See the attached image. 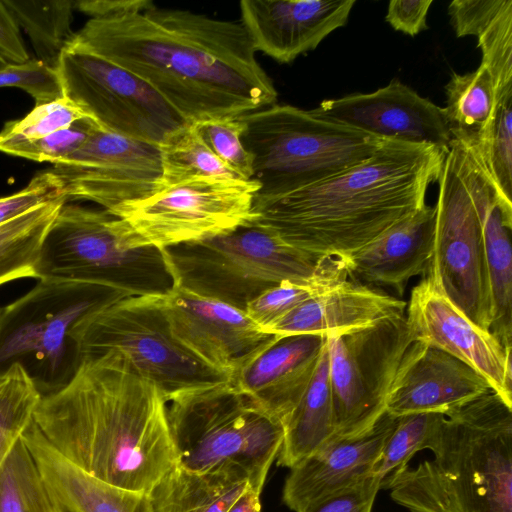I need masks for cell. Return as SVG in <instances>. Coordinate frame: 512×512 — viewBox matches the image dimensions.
I'll return each mask as SVG.
<instances>
[{"label":"cell","mask_w":512,"mask_h":512,"mask_svg":"<svg viewBox=\"0 0 512 512\" xmlns=\"http://www.w3.org/2000/svg\"><path fill=\"white\" fill-rule=\"evenodd\" d=\"M69 45L138 76L189 124L237 118L277 101L240 21L154 5L89 19Z\"/></svg>","instance_id":"6da1fadb"},{"label":"cell","mask_w":512,"mask_h":512,"mask_svg":"<svg viewBox=\"0 0 512 512\" xmlns=\"http://www.w3.org/2000/svg\"><path fill=\"white\" fill-rule=\"evenodd\" d=\"M167 410L157 387L108 351L83 358L67 385L41 398L31 421L90 475L148 494L178 465Z\"/></svg>","instance_id":"7a4b0ae2"},{"label":"cell","mask_w":512,"mask_h":512,"mask_svg":"<svg viewBox=\"0 0 512 512\" xmlns=\"http://www.w3.org/2000/svg\"><path fill=\"white\" fill-rule=\"evenodd\" d=\"M448 151L387 139L369 158L285 193L258 190L251 225L318 257L344 260L426 206Z\"/></svg>","instance_id":"3957f363"},{"label":"cell","mask_w":512,"mask_h":512,"mask_svg":"<svg viewBox=\"0 0 512 512\" xmlns=\"http://www.w3.org/2000/svg\"><path fill=\"white\" fill-rule=\"evenodd\" d=\"M433 459L391 480L411 512H512V406L490 390L444 415Z\"/></svg>","instance_id":"277c9868"},{"label":"cell","mask_w":512,"mask_h":512,"mask_svg":"<svg viewBox=\"0 0 512 512\" xmlns=\"http://www.w3.org/2000/svg\"><path fill=\"white\" fill-rule=\"evenodd\" d=\"M163 251L175 284L241 310L283 281L348 278L342 259L301 251L251 224Z\"/></svg>","instance_id":"5b68a950"},{"label":"cell","mask_w":512,"mask_h":512,"mask_svg":"<svg viewBox=\"0 0 512 512\" xmlns=\"http://www.w3.org/2000/svg\"><path fill=\"white\" fill-rule=\"evenodd\" d=\"M167 414L179 466L237 470L262 491L284 428L260 403L229 381L177 397Z\"/></svg>","instance_id":"8992f818"},{"label":"cell","mask_w":512,"mask_h":512,"mask_svg":"<svg viewBox=\"0 0 512 512\" xmlns=\"http://www.w3.org/2000/svg\"><path fill=\"white\" fill-rule=\"evenodd\" d=\"M240 119L242 144L253 157V179L268 193L289 192L338 175L372 156L387 140L287 104H273Z\"/></svg>","instance_id":"52a82bcc"},{"label":"cell","mask_w":512,"mask_h":512,"mask_svg":"<svg viewBox=\"0 0 512 512\" xmlns=\"http://www.w3.org/2000/svg\"><path fill=\"white\" fill-rule=\"evenodd\" d=\"M125 297L90 282L39 279L25 295L0 308V381L20 365L42 397L63 388L82 361L72 338L74 326Z\"/></svg>","instance_id":"ba28073f"},{"label":"cell","mask_w":512,"mask_h":512,"mask_svg":"<svg viewBox=\"0 0 512 512\" xmlns=\"http://www.w3.org/2000/svg\"><path fill=\"white\" fill-rule=\"evenodd\" d=\"M159 296L125 297L83 317L72 330L82 359L120 353L167 403L229 382V375L207 365L173 335Z\"/></svg>","instance_id":"9c48e42d"},{"label":"cell","mask_w":512,"mask_h":512,"mask_svg":"<svg viewBox=\"0 0 512 512\" xmlns=\"http://www.w3.org/2000/svg\"><path fill=\"white\" fill-rule=\"evenodd\" d=\"M37 279H67L112 288L127 297L159 296L174 286L165 253L128 249L106 210L66 202L43 241Z\"/></svg>","instance_id":"30bf717a"},{"label":"cell","mask_w":512,"mask_h":512,"mask_svg":"<svg viewBox=\"0 0 512 512\" xmlns=\"http://www.w3.org/2000/svg\"><path fill=\"white\" fill-rule=\"evenodd\" d=\"M255 179L196 177L116 209V227L128 249L199 241L230 232L253 220Z\"/></svg>","instance_id":"8fae6325"},{"label":"cell","mask_w":512,"mask_h":512,"mask_svg":"<svg viewBox=\"0 0 512 512\" xmlns=\"http://www.w3.org/2000/svg\"><path fill=\"white\" fill-rule=\"evenodd\" d=\"M327 338L333 437H356L385 414L394 377L414 340L404 314Z\"/></svg>","instance_id":"7c38bea8"},{"label":"cell","mask_w":512,"mask_h":512,"mask_svg":"<svg viewBox=\"0 0 512 512\" xmlns=\"http://www.w3.org/2000/svg\"><path fill=\"white\" fill-rule=\"evenodd\" d=\"M56 70L64 97L106 130L159 146L189 124L145 81L86 50L69 45Z\"/></svg>","instance_id":"4fadbf2b"},{"label":"cell","mask_w":512,"mask_h":512,"mask_svg":"<svg viewBox=\"0 0 512 512\" xmlns=\"http://www.w3.org/2000/svg\"><path fill=\"white\" fill-rule=\"evenodd\" d=\"M437 182L433 253L426 274L475 325L490 332L492 299L481 221L451 148Z\"/></svg>","instance_id":"5bb4252c"},{"label":"cell","mask_w":512,"mask_h":512,"mask_svg":"<svg viewBox=\"0 0 512 512\" xmlns=\"http://www.w3.org/2000/svg\"><path fill=\"white\" fill-rule=\"evenodd\" d=\"M67 202L92 201L113 213L164 188L159 146L98 124L73 154L53 164Z\"/></svg>","instance_id":"9a60e30c"},{"label":"cell","mask_w":512,"mask_h":512,"mask_svg":"<svg viewBox=\"0 0 512 512\" xmlns=\"http://www.w3.org/2000/svg\"><path fill=\"white\" fill-rule=\"evenodd\" d=\"M406 321L414 341L435 346L469 365L512 406V348L475 325L425 274L410 295Z\"/></svg>","instance_id":"2e32d148"},{"label":"cell","mask_w":512,"mask_h":512,"mask_svg":"<svg viewBox=\"0 0 512 512\" xmlns=\"http://www.w3.org/2000/svg\"><path fill=\"white\" fill-rule=\"evenodd\" d=\"M159 301L173 335L207 365L230 377L275 337L263 332L244 310L175 283Z\"/></svg>","instance_id":"e0dca14e"},{"label":"cell","mask_w":512,"mask_h":512,"mask_svg":"<svg viewBox=\"0 0 512 512\" xmlns=\"http://www.w3.org/2000/svg\"><path fill=\"white\" fill-rule=\"evenodd\" d=\"M313 111L383 139L430 144L446 151L452 143L443 107L398 79L371 93L323 100Z\"/></svg>","instance_id":"ac0fdd59"},{"label":"cell","mask_w":512,"mask_h":512,"mask_svg":"<svg viewBox=\"0 0 512 512\" xmlns=\"http://www.w3.org/2000/svg\"><path fill=\"white\" fill-rule=\"evenodd\" d=\"M461 178L481 221L492 299L490 332L512 348V200L498 189L477 155L452 141Z\"/></svg>","instance_id":"d6986e66"},{"label":"cell","mask_w":512,"mask_h":512,"mask_svg":"<svg viewBox=\"0 0 512 512\" xmlns=\"http://www.w3.org/2000/svg\"><path fill=\"white\" fill-rule=\"evenodd\" d=\"M490 390L486 379L466 363L435 346L413 341L398 367L385 411L394 417L445 415Z\"/></svg>","instance_id":"ffe728a7"},{"label":"cell","mask_w":512,"mask_h":512,"mask_svg":"<svg viewBox=\"0 0 512 512\" xmlns=\"http://www.w3.org/2000/svg\"><path fill=\"white\" fill-rule=\"evenodd\" d=\"M355 0H242L240 22L255 51L291 63L346 25Z\"/></svg>","instance_id":"44dd1931"},{"label":"cell","mask_w":512,"mask_h":512,"mask_svg":"<svg viewBox=\"0 0 512 512\" xmlns=\"http://www.w3.org/2000/svg\"><path fill=\"white\" fill-rule=\"evenodd\" d=\"M327 342V337L314 334L275 335L230 382L283 425L307 389Z\"/></svg>","instance_id":"7402d4cb"},{"label":"cell","mask_w":512,"mask_h":512,"mask_svg":"<svg viewBox=\"0 0 512 512\" xmlns=\"http://www.w3.org/2000/svg\"><path fill=\"white\" fill-rule=\"evenodd\" d=\"M396 418L388 413L368 432L351 438L332 437L290 468L283 501L294 512L372 475Z\"/></svg>","instance_id":"603a6c76"},{"label":"cell","mask_w":512,"mask_h":512,"mask_svg":"<svg viewBox=\"0 0 512 512\" xmlns=\"http://www.w3.org/2000/svg\"><path fill=\"white\" fill-rule=\"evenodd\" d=\"M406 306L399 298L346 279L303 301L264 332L337 336L404 314Z\"/></svg>","instance_id":"cb8c5ba5"},{"label":"cell","mask_w":512,"mask_h":512,"mask_svg":"<svg viewBox=\"0 0 512 512\" xmlns=\"http://www.w3.org/2000/svg\"><path fill=\"white\" fill-rule=\"evenodd\" d=\"M435 232V207L426 205L344 259L348 279L403 295L406 283L426 274Z\"/></svg>","instance_id":"d4e9b609"},{"label":"cell","mask_w":512,"mask_h":512,"mask_svg":"<svg viewBox=\"0 0 512 512\" xmlns=\"http://www.w3.org/2000/svg\"><path fill=\"white\" fill-rule=\"evenodd\" d=\"M52 497L64 512H152L148 494L106 483L64 457L32 421L21 435Z\"/></svg>","instance_id":"484cf974"},{"label":"cell","mask_w":512,"mask_h":512,"mask_svg":"<svg viewBox=\"0 0 512 512\" xmlns=\"http://www.w3.org/2000/svg\"><path fill=\"white\" fill-rule=\"evenodd\" d=\"M237 470L195 472L177 465L150 490L152 512H226L249 487Z\"/></svg>","instance_id":"4316f807"},{"label":"cell","mask_w":512,"mask_h":512,"mask_svg":"<svg viewBox=\"0 0 512 512\" xmlns=\"http://www.w3.org/2000/svg\"><path fill=\"white\" fill-rule=\"evenodd\" d=\"M278 465L292 468L334 436L328 342L302 398L285 423Z\"/></svg>","instance_id":"83f0119b"},{"label":"cell","mask_w":512,"mask_h":512,"mask_svg":"<svg viewBox=\"0 0 512 512\" xmlns=\"http://www.w3.org/2000/svg\"><path fill=\"white\" fill-rule=\"evenodd\" d=\"M445 94L443 110L452 141L466 147L478 146L495 99L489 72L480 64L472 72L453 73L445 86Z\"/></svg>","instance_id":"f1b7e54d"},{"label":"cell","mask_w":512,"mask_h":512,"mask_svg":"<svg viewBox=\"0 0 512 512\" xmlns=\"http://www.w3.org/2000/svg\"><path fill=\"white\" fill-rule=\"evenodd\" d=\"M65 199L40 205L0 225V286L37 278L36 266L45 236Z\"/></svg>","instance_id":"f546056e"},{"label":"cell","mask_w":512,"mask_h":512,"mask_svg":"<svg viewBox=\"0 0 512 512\" xmlns=\"http://www.w3.org/2000/svg\"><path fill=\"white\" fill-rule=\"evenodd\" d=\"M19 27L29 36L37 59L56 68L75 33L71 24L74 1L3 0Z\"/></svg>","instance_id":"4dcf8cb0"},{"label":"cell","mask_w":512,"mask_h":512,"mask_svg":"<svg viewBox=\"0 0 512 512\" xmlns=\"http://www.w3.org/2000/svg\"><path fill=\"white\" fill-rule=\"evenodd\" d=\"M0 512H64L21 436L0 465Z\"/></svg>","instance_id":"1f68e13d"},{"label":"cell","mask_w":512,"mask_h":512,"mask_svg":"<svg viewBox=\"0 0 512 512\" xmlns=\"http://www.w3.org/2000/svg\"><path fill=\"white\" fill-rule=\"evenodd\" d=\"M164 187L196 177L242 179L207 146L192 123L159 145Z\"/></svg>","instance_id":"d6a6232c"},{"label":"cell","mask_w":512,"mask_h":512,"mask_svg":"<svg viewBox=\"0 0 512 512\" xmlns=\"http://www.w3.org/2000/svg\"><path fill=\"white\" fill-rule=\"evenodd\" d=\"M443 418L441 413H414L396 418L372 471L380 489H387L391 480L408 467L415 453L433 448Z\"/></svg>","instance_id":"836d02e7"},{"label":"cell","mask_w":512,"mask_h":512,"mask_svg":"<svg viewBox=\"0 0 512 512\" xmlns=\"http://www.w3.org/2000/svg\"><path fill=\"white\" fill-rule=\"evenodd\" d=\"M494 97L480 143L467 148L477 155L502 194L512 200V86L495 90Z\"/></svg>","instance_id":"e575fe53"},{"label":"cell","mask_w":512,"mask_h":512,"mask_svg":"<svg viewBox=\"0 0 512 512\" xmlns=\"http://www.w3.org/2000/svg\"><path fill=\"white\" fill-rule=\"evenodd\" d=\"M42 396L20 365L0 381V465L32 420Z\"/></svg>","instance_id":"d590c367"},{"label":"cell","mask_w":512,"mask_h":512,"mask_svg":"<svg viewBox=\"0 0 512 512\" xmlns=\"http://www.w3.org/2000/svg\"><path fill=\"white\" fill-rule=\"evenodd\" d=\"M86 116L66 97L41 104L23 118L7 122L0 131V151L6 153L21 143L43 138Z\"/></svg>","instance_id":"8d00e7d4"},{"label":"cell","mask_w":512,"mask_h":512,"mask_svg":"<svg viewBox=\"0 0 512 512\" xmlns=\"http://www.w3.org/2000/svg\"><path fill=\"white\" fill-rule=\"evenodd\" d=\"M481 65L489 72L494 90L512 85V0L477 33Z\"/></svg>","instance_id":"74e56055"},{"label":"cell","mask_w":512,"mask_h":512,"mask_svg":"<svg viewBox=\"0 0 512 512\" xmlns=\"http://www.w3.org/2000/svg\"><path fill=\"white\" fill-rule=\"evenodd\" d=\"M348 278H329L302 284L283 281L251 300L245 313L264 332L303 301Z\"/></svg>","instance_id":"f35d334b"},{"label":"cell","mask_w":512,"mask_h":512,"mask_svg":"<svg viewBox=\"0 0 512 512\" xmlns=\"http://www.w3.org/2000/svg\"><path fill=\"white\" fill-rule=\"evenodd\" d=\"M210 150L242 179H253V157L244 148L240 117L208 119L192 123Z\"/></svg>","instance_id":"ab89813d"},{"label":"cell","mask_w":512,"mask_h":512,"mask_svg":"<svg viewBox=\"0 0 512 512\" xmlns=\"http://www.w3.org/2000/svg\"><path fill=\"white\" fill-rule=\"evenodd\" d=\"M96 125L94 120L84 117L43 138L16 145L6 154L55 164L81 147Z\"/></svg>","instance_id":"60d3db41"},{"label":"cell","mask_w":512,"mask_h":512,"mask_svg":"<svg viewBox=\"0 0 512 512\" xmlns=\"http://www.w3.org/2000/svg\"><path fill=\"white\" fill-rule=\"evenodd\" d=\"M16 87L31 95L36 105L64 97L56 68L37 58L23 63L6 64L0 69V88Z\"/></svg>","instance_id":"b9f144b4"},{"label":"cell","mask_w":512,"mask_h":512,"mask_svg":"<svg viewBox=\"0 0 512 512\" xmlns=\"http://www.w3.org/2000/svg\"><path fill=\"white\" fill-rule=\"evenodd\" d=\"M62 199L67 201L61 180L51 170L43 171L25 188L0 197V225L40 205Z\"/></svg>","instance_id":"7bdbcfd3"},{"label":"cell","mask_w":512,"mask_h":512,"mask_svg":"<svg viewBox=\"0 0 512 512\" xmlns=\"http://www.w3.org/2000/svg\"><path fill=\"white\" fill-rule=\"evenodd\" d=\"M380 482L373 475L319 499L300 512H371Z\"/></svg>","instance_id":"ee69618b"},{"label":"cell","mask_w":512,"mask_h":512,"mask_svg":"<svg viewBox=\"0 0 512 512\" xmlns=\"http://www.w3.org/2000/svg\"><path fill=\"white\" fill-rule=\"evenodd\" d=\"M505 0H454L448 6L457 37L476 34L499 12Z\"/></svg>","instance_id":"f6af8a7d"},{"label":"cell","mask_w":512,"mask_h":512,"mask_svg":"<svg viewBox=\"0 0 512 512\" xmlns=\"http://www.w3.org/2000/svg\"><path fill=\"white\" fill-rule=\"evenodd\" d=\"M433 0H392L385 21L396 31L416 36L427 29V14Z\"/></svg>","instance_id":"bcb514c9"},{"label":"cell","mask_w":512,"mask_h":512,"mask_svg":"<svg viewBox=\"0 0 512 512\" xmlns=\"http://www.w3.org/2000/svg\"><path fill=\"white\" fill-rule=\"evenodd\" d=\"M151 0H79L74 8L90 16V19L117 18L137 14L152 8Z\"/></svg>","instance_id":"7dc6e473"},{"label":"cell","mask_w":512,"mask_h":512,"mask_svg":"<svg viewBox=\"0 0 512 512\" xmlns=\"http://www.w3.org/2000/svg\"><path fill=\"white\" fill-rule=\"evenodd\" d=\"M0 58L7 64L23 63L29 59L20 27L3 1H0Z\"/></svg>","instance_id":"c3c4849f"},{"label":"cell","mask_w":512,"mask_h":512,"mask_svg":"<svg viewBox=\"0 0 512 512\" xmlns=\"http://www.w3.org/2000/svg\"><path fill=\"white\" fill-rule=\"evenodd\" d=\"M260 494L249 486L226 512H261Z\"/></svg>","instance_id":"681fc988"},{"label":"cell","mask_w":512,"mask_h":512,"mask_svg":"<svg viewBox=\"0 0 512 512\" xmlns=\"http://www.w3.org/2000/svg\"><path fill=\"white\" fill-rule=\"evenodd\" d=\"M7 63L0 58V69L3 68Z\"/></svg>","instance_id":"f907efd6"}]
</instances>
